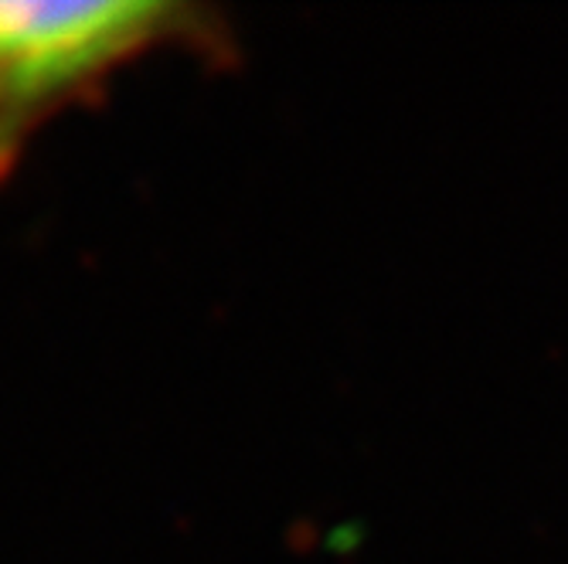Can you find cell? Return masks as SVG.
<instances>
[{
    "mask_svg": "<svg viewBox=\"0 0 568 564\" xmlns=\"http://www.w3.org/2000/svg\"><path fill=\"white\" fill-rule=\"evenodd\" d=\"M158 51L219 69L239 59V41L219 8L187 0H0V184L51 120L92 106Z\"/></svg>",
    "mask_w": 568,
    "mask_h": 564,
    "instance_id": "cell-1",
    "label": "cell"
}]
</instances>
